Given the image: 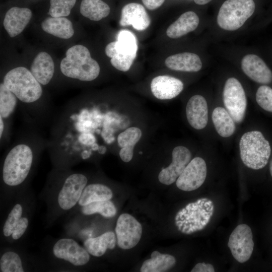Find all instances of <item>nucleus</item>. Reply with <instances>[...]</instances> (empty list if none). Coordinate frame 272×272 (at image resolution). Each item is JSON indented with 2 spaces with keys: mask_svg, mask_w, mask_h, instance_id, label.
Here are the masks:
<instances>
[{
  "mask_svg": "<svg viewBox=\"0 0 272 272\" xmlns=\"http://www.w3.org/2000/svg\"><path fill=\"white\" fill-rule=\"evenodd\" d=\"M60 67L64 76L82 81L95 80L100 70L98 62L91 57L88 49L82 45H76L67 49Z\"/></svg>",
  "mask_w": 272,
  "mask_h": 272,
  "instance_id": "obj_1",
  "label": "nucleus"
},
{
  "mask_svg": "<svg viewBox=\"0 0 272 272\" xmlns=\"http://www.w3.org/2000/svg\"><path fill=\"white\" fill-rule=\"evenodd\" d=\"M33 160L30 147L19 144L12 148L7 154L3 167V179L10 186L21 184L28 176Z\"/></svg>",
  "mask_w": 272,
  "mask_h": 272,
  "instance_id": "obj_2",
  "label": "nucleus"
},
{
  "mask_svg": "<svg viewBox=\"0 0 272 272\" xmlns=\"http://www.w3.org/2000/svg\"><path fill=\"white\" fill-rule=\"evenodd\" d=\"M239 149L244 164L254 170L263 168L267 164L271 153L269 142L257 130L244 133L240 140Z\"/></svg>",
  "mask_w": 272,
  "mask_h": 272,
  "instance_id": "obj_3",
  "label": "nucleus"
},
{
  "mask_svg": "<svg viewBox=\"0 0 272 272\" xmlns=\"http://www.w3.org/2000/svg\"><path fill=\"white\" fill-rule=\"evenodd\" d=\"M3 83L17 98L24 103H32L41 96L42 89L31 72L23 66L14 68L5 76Z\"/></svg>",
  "mask_w": 272,
  "mask_h": 272,
  "instance_id": "obj_4",
  "label": "nucleus"
},
{
  "mask_svg": "<svg viewBox=\"0 0 272 272\" xmlns=\"http://www.w3.org/2000/svg\"><path fill=\"white\" fill-rule=\"evenodd\" d=\"M117 38V41L110 42L106 46L105 53L111 58L113 66L119 71L126 72L137 55V40L134 35L127 30L120 31Z\"/></svg>",
  "mask_w": 272,
  "mask_h": 272,
  "instance_id": "obj_5",
  "label": "nucleus"
},
{
  "mask_svg": "<svg viewBox=\"0 0 272 272\" xmlns=\"http://www.w3.org/2000/svg\"><path fill=\"white\" fill-rule=\"evenodd\" d=\"M255 7L253 0H226L219 9L217 23L224 30H236L252 16Z\"/></svg>",
  "mask_w": 272,
  "mask_h": 272,
  "instance_id": "obj_6",
  "label": "nucleus"
},
{
  "mask_svg": "<svg viewBox=\"0 0 272 272\" xmlns=\"http://www.w3.org/2000/svg\"><path fill=\"white\" fill-rule=\"evenodd\" d=\"M223 97L224 105L234 121L241 122L245 116L247 100L244 90L237 79L232 77L227 80Z\"/></svg>",
  "mask_w": 272,
  "mask_h": 272,
  "instance_id": "obj_7",
  "label": "nucleus"
},
{
  "mask_svg": "<svg viewBox=\"0 0 272 272\" xmlns=\"http://www.w3.org/2000/svg\"><path fill=\"white\" fill-rule=\"evenodd\" d=\"M115 230L118 247L123 249H129L140 242L143 229L140 223L134 217L124 213L118 217Z\"/></svg>",
  "mask_w": 272,
  "mask_h": 272,
  "instance_id": "obj_8",
  "label": "nucleus"
},
{
  "mask_svg": "<svg viewBox=\"0 0 272 272\" xmlns=\"http://www.w3.org/2000/svg\"><path fill=\"white\" fill-rule=\"evenodd\" d=\"M228 246L233 257L238 262L244 263L248 260L254 247L250 228L244 224L238 225L229 237Z\"/></svg>",
  "mask_w": 272,
  "mask_h": 272,
  "instance_id": "obj_9",
  "label": "nucleus"
},
{
  "mask_svg": "<svg viewBox=\"0 0 272 272\" xmlns=\"http://www.w3.org/2000/svg\"><path fill=\"white\" fill-rule=\"evenodd\" d=\"M87 182V178L82 174L74 173L69 175L58 192L57 203L59 208L67 211L75 207L78 203Z\"/></svg>",
  "mask_w": 272,
  "mask_h": 272,
  "instance_id": "obj_10",
  "label": "nucleus"
},
{
  "mask_svg": "<svg viewBox=\"0 0 272 272\" xmlns=\"http://www.w3.org/2000/svg\"><path fill=\"white\" fill-rule=\"evenodd\" d=\"M207 173L205 161L200 157H195L190 160L176 180V186L183 191L194 190L203 183Z\"/></svg>",
  "mask_w": 272,
  "mask_h": 272,
  "instance_id": "obj_11",
  "label": "nucleus"
},
{
  "mask_svg": "<svg viewBox=\"0 0 272 272\" xmlns=\"http://www.w3.org/2000/svg\"><path fill=\"white\" fill-rule=\"evenodd\" d=\"M54 255L58 259L66 261L75 266H83L90 260L89 253L79 243L71 238H61L54 245Z\"/></svg>",
  "mask_w": 272,
  "mask_h": 272,
  "instance_id": "obj_12",
  "label": "nucleus"
},
{
  "mask_svg": "<svg viewBox=\"0 0 272 272\" xmlns=\"http://www.w3.org/2000/svg\"><path fill=\"white\" fill-rule=\"evenodd\" d=\"M171 163L166 168H163L159 173V181L165 185H170L176 181L186 166L190 161L191 153L186 147H175L172 153Z\"/></svg>",
  "mask_w": 272,
  "mask_h": 272,
  "instance_id": "obj_13",
  "label": "nucleus"
},
{
  "mask_svg": "<svg viewBox=\"0 0 272 272\" xmlns=\"http://www.w3.org/2000/svg\"><path fill=\"white\" fill-rule=\"evenodd\" d=\"M241 68L251 80L262 84L272 82V72L258 56L250 54L244 56L241 61Z\"/></svg>",
  "mask_w": 272,
  "mask_h": 272,
  "instance_id": "obj_14",
  "label": "nucleus"
},
{
  "mask_svg": "<svg viewBox=\"0 0 272 272\" xmlns=\"http://www.w3.org/2000/svg\"><path fill=\"white\" fill-rule=\"evenodd\" d=\"M151 23V19L145 8L141 4L131 3L126 5L121 10L119 24L125 27L132 25L138 31L146 29Z\"/></svg>",
  "mask_w": 272,
  "mask_h": 272,
  "instance_id": "obj_15",
  "label": "nucleus"
},
{
  "mask_svg": "<svg viewBox=\"0 0 272 272\" xmlns=\"http://www.w3.org/2000/svg\"><path fill=\"white\" fill-rule=\"evenodd\" d=\"M183 84L179 79L169 76H159L151 83L153 95L160 100L171 99L178 96L183 90Z\"/></svg>",
  "mask_w": 272,
  "mask_h": 272,
  "instance_id": "obj_16",
  "label": "nucleus"
},
{
  "mask_svg": "<svg viewBox=\"0 0 272 272\" xmlns=\"http://www.w3.org/2000/svg\"><path fill=\"white\" fill-rule=\"evenodd\" d=\"M186 114L189 124L196 129L205 128L208 121V108L206 99L199 95H194L188 100Z\"/></svg>",
  "mask_w": 272,
  "mask_h": 272,
  "instance_id": "obj_17",
  "label": "nucleus"
},
{
  "mask_svg": "<svg viewBox=\"0 0 272 272\" xmlns=\"http://www.w3.org/2000/svg\"><path fill=\"white\" fill-rule=\"evenodd\" d=\"M32 12L28 8L13 7L6 13L4 26L11 37L20 34L30 22Z\"/></svg>",
  "mask_w": 272,
  "mask_h": 272,
  "instance_id": "obj_18",
  "label": "nucleus"
},
{
  "mask_svg": "<svg viewBox=\"0 0 272 272\" xmlns=\"http://www.w3.org/2000/svg\"><path fill=\"white\" fill-rule=\"evenodd\" d=\"M165 63L171 70L181 72H196L202 67V62L198 55L191 52L170 55L165 59Z\"/></svg>",
  "mask_w": 272,
  "mask_h": 272,
  "instance_id": "obj_19",
  "label": "nucleus"
},
{
  "mask_svg": "<svg viewBox=\"0 0 272 272\" xmlns=\"http://www.w3.org/2000/svg\"><path fill=\"white\" fill-rule=\"evenodd\" d=\"M30 72L40 84H48L54 72V62L50 55L45 52L39 53L33 60Z\"/></svg>",
  "mask_w": 272,
  "mask_h": 272,
  "instance_id": "obj_20",
  "label": "nucleus"
},
{
  "mask_svg": "<svg viewBox=\"0 0 272 272\" xmlns=\"http://www.w3.org/2000/svg\"><path fill=\"white\" fill-rule=\"evenodd\" d=\"M199 22V18L195 13L192 11L185 12L169 26L166 31L167 35L171 38L180 37L194 31Z\"/></svg>",
  "mask_w": 272,
  "mask_h": 272,
  "instance_id": "obj_21",
  "label": "nucleus"
},
{
  "mask_svg": "<svg viewBox=\"0 0 272 272\" xmlns=\"http://www.w3.org/2000/svg\"><path fill=\"white\" fill-rule=\"evenodd\" d=\"M141 130L137 127H129L121 132L118 136V145L121 148L119 156L124 162L131 160L133 155V148L142 137Z\"/></svg>",
  "mask_w": 272,
  "mask_h": 272,
  "instance_id": "obj_22",
  "label": "nucleus"
},
{
  "mask_svg": "<svg viewBox=\"0 0 272 272\" xmlns=\"http://www.w3.org/2000/svg\"><path fill=\"white\" fill-rule=\"evenodd\" d=\"M44 31L62 39L71 38L74 34L72 23L64 17H49L41 24Z\"/></svg>",
  "mask_w": 272,
  "mask_h": 272,
  "instance_id": "obj_23",
  "label": "nucleus"
},
{
  "mask_svg": "<svg viewBox=\"0 0 272 272\" xmlns=\"http://www.w3.org/2000/svg\"><path fill=\"white\" fill-rule=\"evenodd\" d=\"M115 244V234L112 231H108L98 237L87 239L84 242V246L90 254L100 257L108 249H113Z\"/></svg>",
  "mask_w": 272,
  "mask_h": 272,
  "instance_id": "obj_24",
  "label": "nucleus"
},
{
  "mask_svg": "<svg viewBox=\"0 0 272 272\" xmlns=\"http://www.w3.org/2000/svg\"><path fill=\"white\" fill-rule=\"evenodd\" d=\"M112 197V190L106 185L100 183L90 184L84 189L78 205L83 207L93 202L110 200Z\"/></svg>",
  "mask_w": 272,
  "mask_h": 272,
  "instance_id": "obj_25",
  "label": "nucleus"
},
{
  "mask_svg": "<svg viewBox=\"0 0 272 272\" xmlns=\"http://www.w3.org/2000/svg\"><path fill=\"white\" fill-rule=\"evenodd\" d=\"M176 263L175 258L168 254L153 251L151 258L145 260L141 267V272H163L172 268Z\"/></svg>",
  "mask_w": 272,
  "mask_h": 272,
  "instance_id": "obj_26",
  "label": "nucleus"
},
{
  "mask_svg": "<svg viewBox=\"0 0 272 272\" xmlns=\"http://www.w3.org/2000/svg\"><path fill=\"white\" fill-rule=\"evenodd\" d=\"M212 117L215 129L220 136L228 138L234 133L235 121L225 109L221 107L215 108L212 112Z\"/></svg>",
  "mask_w": 272,
  "mask_h": 272,
  "instance_id": "obj_27",
  "label": "nucleus"
},
{
  "mask_svg": "<svg viewBox=\"0 0 272 272\" xmlns=\"http://www.w3.org/2000/svg\"><path fill=\"white\" fill-rule=\"evenodd\" d=\"M110 12L109 6L101 0H82L80 6L81 14L92 21L106 17Z\"/></svg>",
  "mask_w": 272,
  "mask_h": 272,
  "instance_id": "obj_28",
  "label": "nucleus"
},
{
  "mask_svg": "<svg viewBox=\"0 0 272 272\" xmlns=\"http://www.w3.org/2000/svg\"><path fill=\"white\" fill-rule=\"evenodd\" d=\"M81 212L85 215H91L96 213L105 218H112L117 212L114 204L110 200L95 201L83 206Z\"/></svg>",
  "mask_w": 272,
  "mask_h": 272,
  "instance_id": "obj_29",
  "label": "nucleus"
},
{
  "mask_svg": "<svg viewBox=\"0 0 272 272\" xmlns=\"http://www.w3.org/2000/svg\"><path fill=\"white\" fill-rule=\"evenodd\" d=\"M17 97L4 84H0V116L9 117L14 112L17 105Z\"/></svg>",
  "mask_w": 272,
  "mask_h": 272,
  "instance_id": "obj_30",
  "label": "nucleus"
},
{
  "mask_svg": "<svg viewBox=\"0 0 272 272\" xmlns=\"http://www.w3.org/2000/svg\"><path fill=\"white\" fill-rule=\"evenodd\" d=\"M0 271H24L22 261L19 255L12 251L4 253L0 259Z\"/></svg>",
  "mask_w": 272,
  "mask_h": 272,
  "instance_id": "obj_31",
  "label": "nucleus"
},
{
  "mask_svg": "<svg viewBox=\"0 0 272 272\" xmlns=\"http://www.w3.org/2000/svg\"><path fill=\"white\" fill-rule=\"evenodd\" d=\"M76 0H50L49 14L52 17L69 16L74 7Z\"/></svg>",
  "mask_w": 272,
  "mask_h": 272,
  "instance_id": "obj_32",
  "label": "nucleus"
},
{
  "mask_svg": "<svg viewBox=\"0 0 272 272\" xmlns=\"http://www.w3.org/2000/svg\"><path fill=\"white\" fill-rule=\"evenodd\" d=\"M23 208L19 203L16 204L9 213L3 227L4 235L9 237L12 234L20 219L22 217Z\"/></svg>",
  "mask_w": 272,
  "mask_h": 272,
  "instance_id": "obj_33",
  "label": "nucleus"
},
{
  "mask_svg": "<svg viewBox=\"0 0 272 272\" xmlns=\"http://www.w3.org/2000/svg\"><path fill=\"white\" fill-rule=\"evenodd\" d=\"M256 101L263 110L272 112V88L266 85L260 86L256 93Z\"/></svg>",
  "mask_w": 272,
  "mask_h": 272,
  "instance_id": "obj_34",
  "label": "nucleus"
},
{
  "mask_svg": "<svg viewBox=\"0 0 272 272\" xmlns=\"http://www.w3.org/2000/svg\"><path fill=\"white\" fill-rule=\"evenodd\" d=\"M28 225V219L26 217H22L11 235L12 238L14 240L20 238L26 231Z\"/></svg>",
  "mask_w": 272,
  "mask_h": 272,
  "instance_id": "obj_35",
  "label": "nucleus"
},
{
  "mask_svg": "<svg viewBox=\"0 0 272 272\" xmlns=\"http://www.w3.org/2000/svg\"><path fill=\"white\" fill-rule=\"evenodd\" d=\"M191 272H214L215 269L212 264L205 262L198 263L191 270Z\"/></svg>",
  "mask_w": 272,
  "mask_h": 272,
  "instance_id": "obj_36",
  "label": "nucleus"
},
{
  "mask_svg": "<svg viewBox=\"0 0 272 272\" xmlns=\"http://www.w3.org/2000/svg\"><path fill=\"white\" fill-rule=\"evenodd\" d=\"M144 5L149 10H153L159 8L165 0H142Z\"/></svg>",
  "mask_w": 272,
  "mask_h": 272,
  "instance_id": "obj_37",
  "label": "nucleus"
},
{
  "mask_svg": "<svg viewBox=\"0 0 272 272\" xmlns=\"http://www.w3.org/2000/svg\"><path fill=\"white\" fill-rule=\"evenodd\" d=\"M212 0H194L195 4L199 5H203L208 4Z\"/></svg>",
  "mask_w": 272,
  "mask_h": 272,
  "instance_id": "obj_38",
  "label": "nucleus"
},
{
  "mask_svg": "<svg viewBox=\"0 0 272 272\" xmlns=\"http://www.w3.org/2000/svg\"><path fill=\"white\" fill-rule=\"evenodd\" d=\"M3 117L2 116H0V137L2 138V134L4 131V123L3 120Z\"/></svg>",
  "mask_w": 272,
  "mask_h": 272,
  "instance_id": "obj_39",
  "label": "nucleus"
},
{
  "mask_svg": "<svg viewBox=\"0 0 272 272\" xmlns=\"http://www.w3.org/2000/svg\"><path fill=\"white\" fill-rule=\"evenodd\" d=\"M269 171H270V175L272 177V159L270 161V165H269Z\"/></svg>",
  "mask_w": 272,
  "mask_h": 272,
  "instance_id": "obj_40",
  "label": "nucleus"
},
{
  "mask_svg": "<svg viewBox=\"0 0 272 272\" xmlns=\"http://www.w3.org/2000/svg\"><path fill=\"white\" fill-rule=\"evenodd\" d=\"M139 154H142V152H139Z\"/></svg>",
  "mask_w": 272,
  "mask_h": 272,
  "instance_id": "obj_41",
  "label": "nucleus"
}]
</instances>
